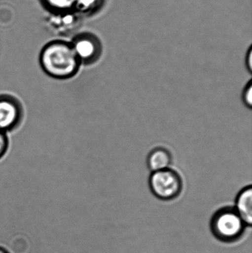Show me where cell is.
<instances>
[{
  "instance_id": "cell-1",
  "label": "cell",
  "mask_w": 252,
  "mask_h": 253,
  "mask_svg": "<svg viewBox=\"0 0 252 253\" xmlns=\"http://www.w3.org/2000/svg\"><path fill=\"white\" fill-rule=\"evenodd\" d=\"M38 64L46 75L59 80L73 78L81 66L71 42L60 40L50 42L41 48Z\"/></svg>"
},
{
  "instance_id": "cell-2",
  "label": "cell",
  "mask_w": 252,
  "mask_h": 253,
  "mask_svg": "<svg viewBox=\"0 0 252 253\" xmlns=\"http://www.w3.org/2000/svg\"><path fill=\"white\" fill-rule=\"evenodd\" d=\"M246 225L235 208L225 207L212 217L210 229L213 236L223 243H234L244 236Z\"/></svg>"
},
{
  "instance_id": "cell-3",
  "label": "cell",
  "mask_w": 252,
  "mask_h": 253,
  "mask_svg": "<svg viewBox=\"0 0 252 253\" xmlns=\"http://www.w3.org/2000/svg\"><path fill=\"white\" fill-rule=\"evenodd\" d=\"M149 185L152 194L162 201L177 199L181 194L183 187L180 174L172 168L152 172Z\"/></svg>"
},
{
  "instance_id": "cell-4",
  "label": "cell",
  "mask_w": 252,
  "mask_h": 253,
  "mask_svg": "<svg viewBox=\"0 0 252 253\" xmlns=\"http://www.w3.org/2000/svg\"><path fill=\"white\" fill-rule=\"evenodd\" d=\"M70 42L81 65H93L102 56L103 50L102 42L95 34L79 33Z\"/></svg>"
},
{
  "instance_id": "cell-5",
  "label": "cell",
  "mask_w": 252,
  "mask_h": 253,
  "mask_svg": "<svg viewBox=\"0 0 252 253\" xmlns=\"http://www.w3.org/2000/svg\"><path fill=\"white\" fill-rule=\"evenodd\" d=\"M23 117L22 103L11 95H0V131L9 132L16 129Z\"/></svg>"
},
{
  "instance_id": "cell-6",
  "label": "cell",
  "mask_w": 252,
  "mask_h": 253,
  "mask_svg": "<svg viewBox=\"0 0 252 253\" xmlns=\"http://www.w3.org/2000/svg\"><path fill=\"white\" fill-rule=\"evenodd\" d=\"M82 16L75 10L62 13H49L46 18V25L52 34L66 37L73 34L79 28Z\"/></svg>"
},
{
  "instance_id": "cell-7",
  "label": "cell",
  "mask_w": 252,
  "mask_h": 253,
  "mask_svg": "<svg viewBox=\"0 0 252 253\" xmlns=\"http://www.w3.org/2000/svg\"><path fill=\"white\" fill-rule=\"evenodd\" d=\"M235 211L242 218L246 225L252 224V188L247 186L238 193L235 201Z\"/></svg>"
},
{
  "instance_id": "cell-8",
  "label": "cell",
  "mask_w": 252,
  "mask_h": 253,
  "mask_svg": "<svg viewBox=\"0 0 252 253\" xmlns=\"http://www.w3.org/2000/svg\"><path fill=\"white\" fill-rule=\"evenodd\" d=\"M172 162L173 156L170 150L162 147H155L151 150L146 159L148 168L152 172L170 168Z\"/></svg>"
},
{
  "instance_id": "cell-9",
  "label": "cell",
  "mask_w": 252,
  "mask_h": 253,
  "mask_svg": "<svg viewBox=\"0 0 252 253\" xmlns=\"http://www.w3.org/2000/svg\"><path fill=\"white\" fill-rule=\"evenodd\" d=\"M106 0H75L74 10L80 16H90L99 13Z\"/></svg>"
},
{
  "instance_id": "cell-10",
  "label": "cell",
  "mask_w": 252,
  "mask_h": 253,
  "mask_svg": "<svg viewBox=\"0 0 252 253\" xmlns=\"http://www.w3.org/2000/svg\"><path fill=\"white\" fill-rule=\"evenodd\" d=\"M49 13H62L74 10L75 0H40Z\"/></svg>"
},
{
  "instance_id": "cell-11",
  "label": "cell",
  "mask_w": 252,
  "mask_h": 253,
  "mask_svg": "<svg viewBox=\"0 0 252 253\" xmlns=\"http://www.w3.org/2000/svg\"><path fill=\"white\" fill-rule=\"evenodd\" d=\"M243 102L244 105L249 108L252 109V81L249 82L244 89L242 94Z\"/></svg>"
},
{
  "instance_id": "cell-12",
  "label": "cell",
  "mask_w": 252,
  "mask_h": 253,
  "mask_svg": "<svg viewBox=\"0 0 252 253\" xmlns=\"http://www.w3.org/2000/svg\"><path fill=\"white\" fill-rule=\"evenodd\" d=\"M8 147V137L6 132L0 131V159L5 155Z\"/></svg>"
},
{
  "instance_id": "cell-13",
  "label": "cell",
  "mask_w": 252,
  "mask_h": 253,
  "mask_svg": "<svg viewBox=\"0 0 252 253\" xmlns=\"http://www.w3.org/2000/svg\"><path fill=\"white\" fill-rule=\"evenodd\" d=\"M246 66H247V70L250 74L252 73V47L249 48L247 51V55H246Z\"/></svg>"
},
{
  "instance_id": "cell-14",
  "label": "cell",
  "mask_w": 252,
  "mask_h": 253,
  "mask_svg": "<svg viewBox=\"0 0 252 253\" xmlns=\"http://www.w3.org/2000/svg\"><path fill=\"white\" fill-rule=\"evenodd\" d=\"M0 253H8L5 250L3 249V248H0Z\"/></svg>"
}]
</instances>
